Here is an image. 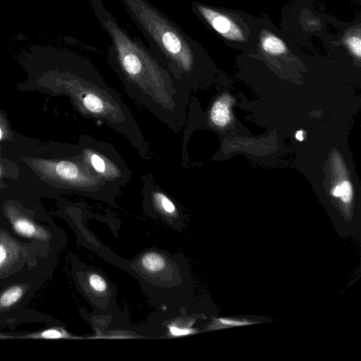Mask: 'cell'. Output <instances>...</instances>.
Segmentation results:
<instances>
[{"label": "cell", "mask_w": 361, "mask_h": 361, "mask_svg": "<svg viewBox=\"0 0 361 361\" xmlns=\"http://www.w3.org/2000/svg\"><path fill=\"white\" fill-rule=\"evenodd\" d=\"M94 13L111 40L109 61L126 91L176 133L186 123L189 89L138 40L131 36L101 0H90Z\"/></svg>", "instance_id": "6da1fadb"}, {"label": "cell", "mask_w": 361, "mask_h": 361, "mask_svg": "<svg viewBox=\"0 0 361 361\" xmlns=\"http://www.w3.org/2000/svg\"><path fill=\"white\" fill-rule=\"evenodd\" d=\"M152 52L189 89L193 87L198 57L193 40L147 0H121Z\"/></svg>", "instance_id": "7a4b0ae2"}, {"label": "cell", "mask_w": 361, "mask_h": 361, "mask_svg": "<svg viewBox=\"0 0 361 361\" xmlns=\"http://www.w3.org/2000/svg\"><path fill=\"white\" fill-rule=\"evenodd\" d=\"M82 156L98 176L120 190L131 179V170L110 143L87 137L84 138Z\"/></svg>", "instance_id": "3957f363"}, {"label": "cell", "mask_w": 361, "mask_h": 361, "mask_svg": "<svg viewBox=\"0 0 361 361\" xmlns=\"http://www.w3.org/2000/svg\"><path fill=\"white\" fill-rule=\"evenodd\" d=\"M196 11L216 32L225 38L242 41L243 33L240 28L228 17L201 5H196Z\"/></svg>", "instance_id": "277c9868"}, {"label": "cell", "mask_w": 361, "mask_h": 361, "mask_svg": "<svg viewBox=\"0 0 361 361\" xmlns=\"http://www.w3.org/2000/svg\"><path fill=\"white\" fill-rule=\"evenodd\" d=\"M148 184L150 186V189H145L149 191L151 203L154 205L156 212L163 216L164 218L177 219L179 212L172 200L161 191L153 189L152 185Z\"/></svg>", "instance_id": "5b68a950"}, {"label": "cell", "mask_w": 361, "mask_h": 361, "mask_svg": "<svg viewBox=\"0 0 361 361\" xmlns=\"http://www.w3.org/2000/svg\"><path fill=\"white\" fill-rule=\"evenodd\" d=\"M232 98L228 95H224L213 104L210 111V119L216 126L224 127L231 121Z\"/></svg>", "instance_id": "8992f818"}, {"label": "cell", "mask_w": 361, "mask_h": 361, "mask_svg": "<svg viewBox=\"0 0 361 361\" xmlns=\"http://www.w3.org/2000/svg\"><path fill=\"white\" fill-rule=\"evenodd\" d=\"M140 264L144 270L156 274L166 267L167 261L161 254L149 253L142 256Z\"/></svg>", "instance_id": "52a82bcc"}, {"label": "cell", "mask_w": 361, "mask_h": 361, "mask_svg": "<svg viewBox=\"0 0 361 361\" xmlns=\"http://www.w3.org/2000/svg\"><path fill=\"white\" fill-rule=\"evenodd\" d=\"M261 45L263 50L270 54L279 55L286 52L283 42L272 34L266 33L263 35Z\"/></svg>", "instance_id": "ba28073f"}, {"label": "cell", "mask_w": 361, "mask_h": 361, "mask_svg": "<svg viewBox=\"0 0 361 361\" xmlns=\"http://www.w3.org/2000/svg\"><path fill=\"white\" fill-rule=\"evenodd\" d=\"M24 288L21 286L9 288L0 295V307L9 308L16 304L23 297Z\"/></svg>", "instance_id": "9c48e42d"}, {"label": "cell", "mask_w": 361, "mask_h": 361, "mask_svg": "<svg viewBox=\"0 0 361 361\" xmlns=\"http://www.w3.org/2000/svg\"><path fill=\"white\" fill-rule=\"evenodd\" d=\"M213 330L230 328L239 326H245L256 324L253 321L237 318H219L214 319Z\"/></svg>", "instance_id": "30bf717a"}, {"label": "cell", "mask_w": 361, "mask_h": 361, "mask_svg": "<svg viewBox=\"0 0 361 361\" xmlns=\"http://www.w3.org/2000/svg\"><path fill=\"white\" fill-rule=\"evenodd\" d=\"M332 193L334 196L341 198V200L346 204H349L352 201L353 188L348 181H344L335 186Z\"/></svg>", "instance_id": "8fae6325"}, {"label": "cell", "mask_w": 361, "mask_h": 361, "mask_svg": "<svg viewBox=\"0 0 361 361\" xmlns=\"http://www.w3.org/2000/svg\"><path fill=\"white\" fill-rule=\"evenodd\" d=\"M89 285L96 293H104L107 290L108 285L105 279L98 274H92L89 277Z\"/></svg>", "instance_id": "7c38bea8"}, {"label": "cell", "mask_w": 361, "mask_h": 361, "mask_svg": "<svg viewBox=\"0 0 361 361\" xmlns=\"http://www.w3.org/2000/svg\"><path fill=\"white\" fill-rule=\"evenodd\" d=\"M15 228L20 235L27 237H33L36 233L34 225L26 220L16 221Z\"/></svg>", "instance_id": "4fadbf2b"}, {"label": "cell", "mask_w": 361, "mask_h": 361, "mask_svg": "<svg viewBox=\"0 0 361 361\" xmlns=\"http://www.w3.org/2000/svg\"><path fill=\"white\" fill-rule=\"evenodd\" d=\"M346 43L351 52L356 56L357 57L360 58L361 56V43H360V38L358 36H351L348 37L346 40Z\"/></svg>", "instance_id": "5bb4252c"}, {"label": "cell", "mask_w": 361, "mask_h": 361, "mask_svg": "<svg viewBox=\"0 0 361 361\" xmlns=\"http://www.w3.org/2000/svg\"><path fill=\"white\" fill-rule=\"evenodd\" d=\"M36 337L43 339H60L66 337V336L64 335V333L58 330L50 329L41 332L40 334L36 336Z\"/></svg>", "instance_id": "9a60e30c"}, {"label": "cell", "mask_w": 361, "mask_h": 361, "mask_svg": "<svg viewBox=\"0 0 361 361\" xmlns=\"http://www.w3.org/2000/svg\"><path fill=\"white\" fill-rule=\"evenodd\" d=\"M8 258V251L6 246L0 243V267H1Z\"/></svg>", "instance_id": "2e32d148"}, {"label": "cell", "mask_w": 361, "mask_h": 361, "mask_svg": "<svg viewBox=\"0 0 361 361\" xmlns=\"http://www.w3.org/2000/svg\"><path fill=\"white\" fill-rule=\"evenodd\" d=\"M296 138H297V140H299L300 141L304 140V132L302 131H298L296 135Z\"/></svg>", "instance_id": "e0dca14e"}, {"label": "cell", "mask_w": 361, "mask_h": 361, "mask_svg": "<svg viewBox=\"0 0 361 361\" xmlns=\"http://www.w3.org/2000/svg\"><path fill=\"white\" fill-rule=\"evenodd\" d=\"M308 24L311 27H316L318 23L316 20H309L308 21Z\"/></svg>", "instance_id": "ac0fdd59"}, {"label": "cell", "mask_w": 361, "mask_h": 361, "mask_svg": "<svg viewBox=\"0 0 361 361\" xmlns=\"http://www.w3.org/2000/svg\"><path fill=\"white\" fill-rule=\"evenodd\" d=\"M2 136H3V132H2L1 128H0V139L2 138Z\"/></svg>", "instance_id": "d6986e66"}, {"label": "cell", "mask_w": 361, "mask_h": 361, "mask_svg": "<svg viewBox=\"0 0 361 361\" xmlns=\"http://www.w3.org/2000/svg\"><path fill=\"white\" fill-rule=\"evenodd\" d=\"M0 174H1V170H0Z\"/></svg>", "instance_id": "ffe728a7"}]
</instances>
